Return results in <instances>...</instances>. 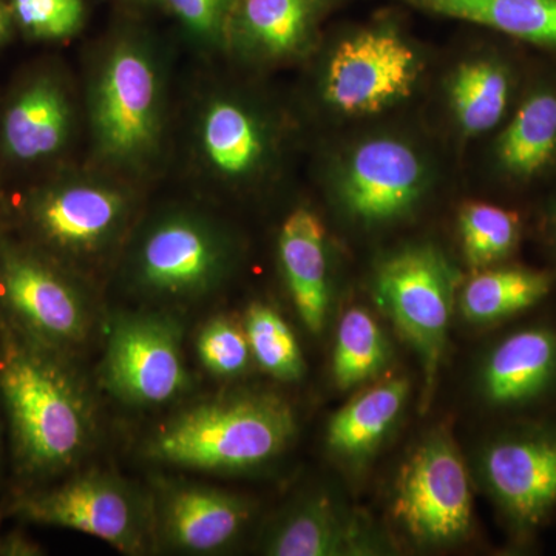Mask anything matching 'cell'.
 <instances>
[{
	"mask_svg": "<svg viewBox=\"0 0 556 556\" xmlns=\"http://www.w3.org/2000/svg\"><path fill=\"white\" fill-rule=\"evenodd\" d=\"M17 35L33 43L68 42L89 17L86 0H9Z\"/></svg>",
	"mask_w": 556,
	"mask_h": 556,
	"instance_id": "f546056e",
	"label": "cell"
},
{
	"mask_svg": "<svg viewBox=\"0 0 556 556\" xmlns=\"http://www.w3.org/2000/svg\"><path fill=\"white\" fill-rule=\"evenodd\" d=\"M236 0H160L197 60H223Z\"/></svg>",
	"mask_w": 556,
	"mask_h": 556,
	"instance_id": "f1b7e54d",
	"label": "cell"
},
{
	"mask_svg": "<svg viewBox=\"0 0 556 556\" xmlns=\"http://www.w3.org/2000/svg\"><path fill=\"white\" fill-rule=\"evenodd\" d=\"M464 257L475 270L490 268L514 252L519 241V218L514 212L485 203H470L459 214Z\"/></svg>",
	"mask_w": 556,
	"mask_h": 556,
	"instance_id": "83f0119b",
	"label": "cell"
},
{
	"mask_svg": "<svg viewBox=\"0 0 556 556\" xmlns=\"http://www.w3.org/2000/svg\"><path fill=\"white\" fill-rule=\"evenodd\" d=\"M43 555V548L30 540L21 530L2 535L0 540V556H36Z\"/></svg>",
	"mask_w": 556,
	"mask_h": 556,
	"instance_id": "1f68e13d",
	"label": "cell"
},
{
	"mask_svg": "<svg viewBox=\"0 0 556 556\" xmlns=\"http://www.w3.org/2000/svg\"><path fill=\"white\" fill-rule=\"evenodd\" d=\"M336 0H236L225 58L276 65L305 56ZM223 58V60H225Z\"/></svg>",
	"mask_w": 556,
	"mask_h": 556,
	"instance_id": "e0dca14e",
	"label": "cell"
},
{
	"mask_svg": "<svg viewBox=\"0 0 556 556\" xmlns=\"http://www.w3.org/2000/svg\"><path fill=\"white\" fill-rule=\"evenodd\" d=\"M3 455V426H2V409H0V464H2Z\"/></svg>",
	"mask_w": 556,
	"mask_h": 556,
	"instance_id": "8d00e7d4",
	"label": "cell"
},
{
	"mask_svg": "<svg viewBox=\"0 0 556 556\" xmlns=\"http://www.w3.org/2000/svg\"><path fill=\"white\" fill-rule=\"evenodd\" d=\"M555 229H556V211H555Z\"/></svg>",
	"mask_w": 556,
	"mask_h": 556,
	"instance_id": "74e56055",
	"label": "cell"
},
{
	"mask_svg": "<svg viewBox=\"0 0 556 556\" xmlns=\"http://www.w3.org/2000/svg\"><path fill=\"white\" fill-rule=\"evenodd\" d=\"M150 495L155 551L174 554H223L240 540L255 514L249 497L189 479H155Z\"/></svg>",
	"mask_w": 556,
	"mask_h": 556,
	"instance_id": "9a60e30c",
	"label": "cell"
},
{
	"mask_svg": "<svg viewBox=\"0 0 556 556\" xmlns=\"http://www.w3.org/2000/svg\"><path fill=\"white\" fill-rule=\"evenodd\" d=\"M408 393V380L394 378L357 394L329 419V450L345 460L367 459L396 424Z\"/></svg>",
	"mask_w": 556,
	"mask_h": 556,
	"instance_id": "44dd1931",
	"label": "cell"
},
{
	"mask_svg": "<svg viewBox=\"0 0 556 556\" xmlns=\"http://www.w3.org/2000/svg\"><path fill=\"white\" fill-rule=\"evenodd\" d=\"M218 61L199 60L178 86L169 174L217 206L274 177L283 139L277 113L223 75Z\"/></svg>",
	"mask_w": 556,
	"mask_h": 556,
	"instance_id": "3957f363",
	"label": "cell"
},
{
	"mask_svg": "<svg viewBox=\"0 0 556 556\" xmlns=\"http://www.w3.org/2000/svg\"><path fill=\"white\" fill-rule=\"evenodd\" d=\"M448 97L464 134H486L506 116L514 97V75L506 62L496 58L463 62L450 79Z\"/></svg>",
	"mask_w": 556,
	"mask_h": 556,
	"instance_id": "603a6c76",
	"label": "cell"
},
{
	"mask_svg": "<svg viewBox=\"0 0 556 556\" xmlns=\"http://www.w3.org/2000/svg\"><path fill=\"white\" fill-rule=\"evenodd\" d=\"M3 229H5V222H3V193L0 189V236H2Z\"/></svg>",
	"mask_w": 556,
	"mask_h": 556,
	"instance_id": "e575fe53",
	"label": "cell"
},
{
	"mask_svg": "<svg viewBox=\"0 0 556 556\" xmlns=\"http://www.w3.org/2000/svg\"><path fill=\"white\" fill-rule=\"evenodd\" d=\"M153 190L79 160L2 190L14 237L105 287Z\"/></svg>",
	"mask_w": 556,
	"mask_h": 556,
	"instance_id": "277c9868",
	"label": "cell"
},
{
	"mask_svg": "<svg viewBox=\"0 0 556 556\" xmlns=\"http://www.w3.org/2000/svg\"><path fill=\"white\" fill-rule=\"evenodd\" d=\"M5 504L21 521L86 533L121 554L155 551L150 489L115 471L79 467L50 484L14 490Z\"/></svg>",
	"mask_w": 556,
	"mask_h": 556,
	"instance_id": "9c48e42d",
	"label": "cell"
},
{
	"mask_svg": "<svg viewBox=\"0 0 556 556\" xmlns=\"http://www.w3.org/2000/svg\"><path fill=\"white\" fill-rule=\"evenodd\" d=\"M195 350L201 367L217 379H239L254 364L243 321L226 314H217L201 325Z\"/></svg>",
	"mask_w": 556,
	"mask_h": 556,
	"instance_id": "4dcf8cb0",
	"label": "cell"
},
{
	"mask_svg": "<svg viewBox=\"0 0 556 556\" xmlns=\"http://www.w3.org/2000/svg\"><path fill=\"white\" fill-rule=\"evenodd\" d=\"M391 514L419 546H450L470 532V478L447 428L430 431L409 453L397 475Z\"/></svg>",
	"mask_w": 556,
	"mask_h": 556,
	"instance_id": "7c38bea8",
	"label": "cell"
},
{
	"mask_svg": "<svg viewBox=\"0 0 556 556\" xmlns=\"http://www.w3.org/2000/svg\"><path fill=\"white\" fill-rule=\"evenodd\" d=\"M419 73L412 43L396 28L375 25L332 47L318 70L317 93L340 115H376L408 98Z\"/></svg>",
	"mask_w": 556,
	"mask_h": 556,
	"instance_id": "4fadbf2b",
	"label": "cell"
},
{
	"mask_svg": "<svg viewBox=\"0 0 556 556\" xmlns=\"http://www.w3.org/2000/svg\"><path fill=\"white\" fill-rule=\"evenodd\" d=\"M390 346L376 318L364 308H351L340 318L332 378L348 390L375 379L386 369Z\"/></svg>",
	"mask_w": 556,
	"mask_h": 556,
	"instance_id": "484cf974",
	"label": "cell"
},
{
	"mask_svg": "<svg viewBox=\"0 0 556 556\" xmlns=\"http://www.w3.org/2000/svg\"><path fill=\"white\" fill-rule=\"evenodd\" d=\"M281 276L300 320L313 334L324 331L329 308L327 230L317 212L295 206L277 236Z\"/></svg>",
	"mask_w": 556,
	"mask_h": 556,
	"instance_id": "d6986e66",
	"label": "cell"
},
{
	"mask_svg": "<svg viewBox=\"0 0 556 556\" xmlns=\"http://www.w3.org/2000/svg\"><path fill=\"white\" fill-rule=\"evenodd\" d=\"M102 288L3 229L0 317L27 338L79 358L105 325Z\"/></svg>",
	"mask_w": 556,
	"mask_h": 556,
	"instance_id": "ba28073f",
	"label": "cell"
},
{
	"mask_svg": "<svg viewBox=\"0 0 556 556\" xmlns=\"http://www.w3.org/2000/svg\"><path fill=\"white\" fill-rule=\"evenodd\" d=\"M101 387L121 404L161 408L192 388L185 354V325L177 311L118 309L105 321Z\"/></svg>",
	"mask_w": 556,
	"mask_h": 556,
	"instance_id": "8fae6325",
	"label": "cell"
},
{
	"mask_svg": "<svg viewBox=\"0 0 556 556\" xmlns=\"http://www.w3.org/2000/svg\"><path fill=\"white\" fill-rule=\"evenodd\" d=\"M254 364L281 382H298L305 375V358L294 332L268 303L254 302L243 318Z\"/></svg>",
	"mask_w": 556,
	"mask_h": 556,
	"instance_id": "4316f807",
	"label": "cell"
},
{
	"mask_svg": "<svg viewBox=\"0 0 556 556\" xmlns=\"http://www.w3.org/2000/svg\"><path fill=\"white\" fill-rule=\"evenodd\" d=\"M153 193L108 283L138 306L181 313L228 287L243 249L217 204L189 190L164 200Z\"/></svg>",
	"mask_w": 556,
	"mask_h": 556,
	"instance_id": "5b68a950",
	"label": "cell"
},
{
	"mask_svg": "<svg viewBox=\"0 0 556 556\" xmlns=\"http://www.w3.org/2000/svg\"><path fill=\"white\" fill-rule=\"evenodd\" d=\"M116 2L130 11H148L153 7H160V0H116Z\"/></svg>",
	"mask_w": 556,
	"mask_h": 556,
	"instance_id": "836d02e7",
	"label": "cell"
},
{
	"mask_svg": "<svg viewBox=\"0 0 556 556\" xmlns=\"http://www.w3.org/2000/svg\"><path fill=\"white\" fill-rule=\"evenodd\" d=\"M552 289V277L526 268L479 269L460 288V313L473 324H493L532 308Z\"/></svg>",
	"mask_w": 556,
	"mask_h": 556,
	"instance_id": "d4e9b609",
	"label": "cell"
},
{
	"mask_svg": "<svg viewBox=\"0 0 556 556\" xmlns=\"http://www.w3.org/2000/svg\"><path fill=\"white\" fill-rule=\"evenodd\" d=\"M459 270L430 243L408 244L379 263L372 298L422 365V405L428 407L444 358Z\"/></svg>",
	"mask_w": 556,
	"mask_h": 556,
	"instance_id": "30bf717a",
	"label": "cell"
},
{
	"mask_svg": "<svg viewBox=\"0 0 556 556\" xmlns=\"http://www.w3.org/2000/svg\"><path fill=\"white\" fill-rule=\"evenodd\" d=\"M427 185L426 161L412 144L394 137L361 142L332 174L340 207L365 225L405 217L422 199Z\"/></svg>",
	"mask_w": 556,
	"mask_h": 556,
	"instance_id": "5bb4252c",
	"label": "cell"
},
{
	"mask_svg": "<svg viewBox=\"0 0 556 556\" xmlns=\"http://www.w3.org/2000/svg\"><path fill=\"white\" fill-rule=\"evenodd\" d=\"M0 409L14 490L50 484L83 467L98 439L93 393L78 358L40 345L0 317Z\"/></svg>",
	"mask_w": 556,
	"mask_h": 556,
	"instance_id": "7a4b0ae2",
	"label": "cell"
},
{
	"mask_svg": "<svg viewBox=\"0 0 556 556\" xmlns=\"http://www.w3.org/2000/svg\"><path fill=\"white\" fill-rule=\"evenodd\" d=\"M298 420L283 397L236 391L182 405L146 437L150 463L203 473H243L276 460L291 445Z\"/></svg>",
	"mask_w": 556,
	"mask_h": 556,
	"instance_id": "8992f818",
	"label": "cell"
},
{
	"mask_svg": "<svg viewBox=\"0 0 556 556\" xmlns=\"http://www.w3.org/2000/svg\"><path fill=\"white\" fill-rule=\"evenodd\" d=\"M424 9L484 25L511 38L556 47V0H415Z\"/></svg>",
	"mask_w": 556,
	"mask_h": 556,
	"instance_id": "cb8c5ba5",
	"label": "cell"
},
{
	"mask_svg": "<svg viewBox=\"0 0 556 556\" xmlns=\"http://www.w3.org/2000/svg\"><path fill=\"white\" fill-rule=\"evenodd\" d=\"M83 161L150 189L169 178L178 84L175 50L124 20L84 50Z\"/></svg>",
	"mask_w": 556,
	"mask_h": 556,
	"instance_id": "6da1fadb",
	"label": "cell"
},
{
	"mask_svg": "<svg viewBox=\"0 0 556 556\" xmlns=\"http://www.w3.org/2000/svg\"><path fill=\"white\" fill-rule=\"evenodd\" d=\"M479 473L518 530H532L556 507V431L533 430L490 442Z\"/></svg>",
	"mask_w": 556,
	"mask_h": 556,
	"instance_id": "2e32d148",
	"label": "cell"
},
{
	"mask_svg": "<svg viewBox=\"0 0 556 556\" xmlns=\"http://www.w3.org/2000/svg\"><path fill=\"white\" fill-rule=\"evenodd\" d=\"M501 169L511 178H535L556 159V89L540 87L521 102L496 144Z\"/></svg>",
	"mask_w": 556,
	"mask_h": 556,
	"instance_id": "7402d4cb",
	"label": "cell"
},
{
	"mask_svg": "<svg viewBox=\"0 0 556 556\" xmlns=\"http://www.w3.org/2000/svg\"><path fill=\"white\" fill-rule=\"evenodd\" d=\"M83 150L78 72L54 54L22 65L0 91V189L83 160Z\"/></svg>",
	"mask_w": 556,
	"mask_h": 556,
	"instance_id": "52a82bcc",
	"label": "cell"
},
{
	"mask_svg": "<svg viewBox=\"0 0 556 556\" xmlns=\"http://www.w3.org/2000/svg\"><path fill=\"white\" fill-rule=\"evenodd\" d=\"M5 517H9V511H7V504L3 503L2 506H0V540H2V525Z\"/></svg>",
	"mask_w": 556,
	"mask_h": 556,
	"instance_id": "d590c367",
	"label": "cell"
},
{
	"mask_svg": "<svg viewBox=\"0 0 556 556\" xmlns=\"http://www.w3.org/2000/svg\"><path fill=\"white\" fill-rule=\"evenodd\" d=\"M556 379V334L532 328L508 336L482 371V391L496 407H517L546 393Z\"/></svg>",
	"mask_w": 556,
	"mask_h": 556,
	"instance_id": "ffe728a7",
	"label": "cell"
},
{
	"mask_svg": "<svg viewBox=\"0 0 556 556\" xmlns=\"http://www.w3.org/2000/svg\"><path fill=\"white\" fill-rule=\"evenodd\" d=\"M368 519L328 493H313L289 506L263 538L270 556H353L380 551Z\"/></svg>",
	"mask_w": 556,
	"mask_h": 556,
	"instance_id": "ac0fdd59",
	"label": "cell"
},
{
	"mask_svg": "<svg viewBox=\"0 0 556 556\" xmlns=\"http://www.w3.org/2000/svg\"><path fill=\"white\" fill-rule=\"evenodd\" d=\"M16 36V25H14L9 0H0V51L10 46Z\"/></svg>",
	"mask_w": 556,
	"mask_h": 556,
	"instance_id": "d6a6232c",
	"label": "cell"
}]
</instances>
